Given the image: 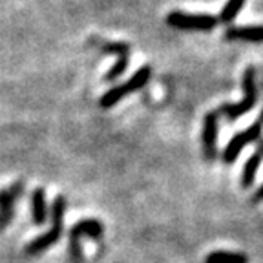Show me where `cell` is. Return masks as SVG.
<instances>
[{"label":"cell","instance_id":"cell-4","mask_svg":"<svg viewBox=\"0 0 263 263\" xmlns=\"http://www.w3.org/2000/svg\"><path fill=\"white\" fill-rule=\"evenodd\" d=\"M166 24L176 29H183V31H212L219 22L218 16L206 15V13L189 15L183 11H170L166 15Z\"/></svg>","mask_w":263,"mask_h":263},{"label":"cell","instance_id":"cell-2","mask_svg":"<svg viewBox=\"0 0 263 263\" xmlns=\"http://www.w3.org/2000/svg\"><path fill=\"white\" fill-rule=\"evenodd\" d=\"M243 99L239 103H227L218 108V114H223L229 121L239 119L247 111H251L254 108L256 101H258V90H256V71L254 68H247L245 75H243Z\"/></svg>","mask_w":263,"mask_h":263},{"label":"cell","instance_id":"cell-5","mask_svg":"<svg viewBox=\"0 0 263 263\" xmlns=\"http://www.w3.org/2000/svg\"><path fill=\"white\" fill-rule=\"evenodd\" d=\"M104 234V227L101 221L93 218H84L81 221H77L70 230V254H71V259L75 263L81 261V236H88L91 239H101Z\"/></svg>","mask_w":263,"mask_h":263},{"label":"cell","instance_id":"cell-16","mask_svg":"<svg viewBox=\"0 0 263 263\" xmlns=\"http://www.w3.org/2000/svg\"><path fill=\"white\" fill-rule=\"evenodd\" d=\"M258 152H259V154H261V156H263V143H261V146H259V150H258Z\"/></svg>","mask_w":263,"mask_h":263},{"label":"cell","instance_id":"cell-1","mask_svg":"<svg viewBox=\"0 0 263 263\" xmlns=\"http://www.w3.org/2000/svg\"><path fill=\"white\" fill-rule=\"evenodd\" d=\"M64 210H66V199L64 196H57L53 199V205H51V229L46 232V234L35 238L28 247H26V252L31 256L41 254V252L48 251L49 247L55 245V243L61 239L62 236V225H64Z\"/></svg>","mask_w":263,"mask_h":263},{"label":"cell","instance_id":"cell-14","mask_svg":"<svg viewBox=\"0 0 263 263\" xmlns=\"http://www.w3.org/2000/svg\"><path fill=\"white\" fill-rule=\"evenodd\" d=\"M205 263H249V259L245 254H239V252L216 251L206 256Z\"/></svg>","mask_w":263,"mask_h":263},{"label":"cell","instance_id":"cell-10","mask_svg":"<svg viewBox=\"0 0 263 263\" xmlns=\"http://www.w3.org/2000/svg\"><path fill=\"white\" fill-rule=\"evenodd\" d=\"M227 41L263 42V26H230L225 31Z\"/></svg>","mask_w":263,"mask_h":263},{"label":"cell","instance_id":"cell-3","mask_svg":"<svg viewBox=\"0 0 263 263\" xmlns=\"http://www.w3.org/2000/svg\"><path fill=\"white\" fill-rule=\"evenodd\" d=\"M150 77H152V68H150V66H141L139 70H137L136 73L132 75V77L128 79L126 82H123L121 86L110 88V90H108L106 93H104L103 97H101L99 104H101L103 108L115 106V104L119 103V101L123 97H126L128 93L139 91L141 88L146 86V82L150 81Z\"/></svg>","mask_w":263,"mask_h":263},{"label":"cell","instance_id":"cell-11","mask_svg":"<svg viewBox=\"0 0 263 263\" xmlns=\"http://www.w3.org/2000/svg\"><path fill=\"white\" fill-rule=\"evenodd\" d=\"M31 218L35 225H44L48 221V203H46V190L35 189L31 194Z\"/></svg>","mask_w":263,"mask_h":263},{"label":"cell","instance_id":"cell-7","mask_svg":"<svg viewBox=\"0 0 263 263\" xmlns=\"http://www.w3.org/2000/svg\"><path fill=\"white\" fill-rule=\"evenodd\" d=\"M103 51L104 53H115L117 55V62L111 66L108 73L104 75V81L111 82L115 81L117 77L124 73V70L128 68V59H130V51H132V46L128 42H106L103 46Z\"/></svg>","mask_w":263,"mask_h":263},{"label":"cell","instance_id":"cell-6","mask_svg":"<svg viewBox=\"0 0 263 263\" xmlns=\"http://www.w3.org/2000/svg\"><path fill=\"white\" fill-rule=\"evenodd\" d=\"M261 132H263V121L258 119L252 126L245 128V130H241L239 134H236V136L229 141V144L225 146V150H223V161H225L227 164L234 163L236 157L241 154V150L247 146V144H251V143H254V141L259 139Z\"/></svg>","mask_w":263,"mask_h":263},{"label":"cell","instance_id":"cell-8","mask_svg":"<svg viewBox=\"0 0 263 263\" xmlns=\"http://www.w3.org/2000/svg\"><path fill=\"white\" fill-rule=\"evenodd\" d=\"M218 111H209L205 115V123H203V152L206 159L212 161L218 156Z\"/></svg>","mask_w":263,"mask_h":263},{"label":"cell","instance_id":"cell-9","mask_svg":"<svg viewBox=\"0 0 263 263\" xmlns=\"http://www.w3.org/2000/svg\"><path fill=\"white\" fill-rule=\"evenodd\" d=\"M22 181H16L8 189L0 190V229H4L13 218V205H15L16 197L22 194Z\"/></svg>","mask_w":263,"mask_h":263},{"label":"cell","instance_id":"cell-12","mask_svg":"<svg viewBox=\"0 0 263 263\" xmlns=\"http://www.w3.org/2000/svg\"><path fill=\"white\" fill-rule=\"evenodd\" d=\"M261 157H263L261 154L256 152L247 159L245 166H243V177H241V185L245 186V189H249V186L254 183V177H256V174H258L259 164H261Z\"/></svg>","mask_w":263,"mask_h":263},{"label":"cell","instance_id":"cell-17","mask_svg":"<svg viewBox=\"0 0 263 263\" xmlns=\"http://www.w3.org/2000/svg\"><path fill=\"white\" fill-rule=\"evenodd\" d=\"M259 121H263V110H261V114H259Z\"/></svg>","mask_w":263,"mask_h":263},{"label":"cell","instance_id":"cell-15","mask_svg":"<svg viewBox=\"0 0 263 263\" xmlns=\"http://www.w3.org/2000/svg\"><path fill=\"white\" fill-rule=\"evenodd\" d=\"M263 199V185L259 186L258 190H256V194H254V201H261Z\"/></svg>","mask_w":263,"mask_h":263},{"label":"cell","instance_id":"cell-13","mask_svg":"<svg viewBox=\"0 0 263 263\" xmlns=\"http://www.w3.org/2000/svg\"><path fill=\"white\" fill-rule=\"evenodd\" d=\"M245 6V0H227V4L223 6V9L219 11L218 22L221 24H230L236 21V16L239 15V11Z\"/></svg>","mask_w":263,"mask_h":263}]
</instances>
